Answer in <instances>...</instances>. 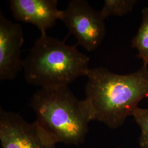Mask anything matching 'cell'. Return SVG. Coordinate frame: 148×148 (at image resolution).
Here are the masks:
<instances>
[{
	"label": "cell",
	"instance_id": "6",
	"mask_svg": "<svg viewBox=\"0 0 148 148\" xmlns=\"http://www.w3.org/2000/svg\"><path fill=\"white\" fill-rule=\"evenodd\" d=\"M24 42L21 26L0 12V80L16 78L23 69L21 48Z\"/></svg>",
	"mask_w": 148,
	"mask_h": 148
},
{
	"label": "cell",
	"instance_id": "7",
	"mask_svg": "<svg viewBox=\"0 0 148 148\" xmlns=\"http://www.w3.org/2000/svg\"><path fill=\"white\" fill-rule=\"evenodd\" d=\"M10 4L16 19L35 25L41 34L61 19L62 11L57 8V0H11Z\"/></svg>",
	"mask_w": 148,
	"mask_h": 148
},
{
	"label": "cell",
	"instance_id": "3",
	"mask_svg": "<svg viewBox=\"0 0 148 148\" xmlns=\"http://www.w3.org/2000/svg\"><path fill=\"white\" fill-rule=\"evenodd\" d=\"M37 122L57 143L77 145L84 142L91 115L85 99L68 87L38 90L31 100Z\"/></svg>",
	"mask_w": 148,
	"mask_h": 148
},
{
	"label": "cell",
	"instance_id": "5",
	"mask_svg": "<svg viewBox=\"0 0 148 148\" xmlns=\"http://www.w3.org/2000/svg\"><path fill=\"white\" fill-rule=\"evenodd\" d=\"M2 148H56L53 138L36 121L29 123L13 112L0 109Z\"/></svg>",
	"mask_w": 148,
	"mask_h": 148
},
{
	"label": "cell",
	"instance_id": "9",
	"mask_svg": "<svg viewBox=\"0 0 148 148\" xmlns=\"http://www.w3.org/2000/svg\"><path fill=\"white\" fill-rule=\"evenodd\" d=\"M137 2L136 0H105L101 14L105 19L110 16H126L132 11Z\"/></svg>",
	"mask_w": 148,
	"mask_h": 148
},
{
	"label": "cell",
	"instance_id": "10",
	"mask_svg": "<svg viewBox=\"0 0 148 148\" xmlns=\"http://www.w3.org/2000/svg\"><path fill=\"white\" fill-rule=\"evenodd\" d=\"M132 116L140 129L139 140L140 148H148V108L142 109L138 107Z\"/></svg>",
	"mask_w": 148,
	"mask_h": 148
},
{
	"label": "cell",
	"instance_id": "2",
	"mask_svg": "<svg viewBox=\"0 0 148 148\" xmlns=\"http://www.w3.org/2000/svg\"><path fill=\"white\" fill-rule=\"evenodd\" d=\"M77 45L69 46L42 34L25 59L23 69L27 83L42 88L68 87L80 76H87L90 58Z\"/></svg>",
	"mask_w": 148,
	"mask_h": 148
},
{
	"label": "cell",
	"instance_id": "1",
	"mask_svg": "<svg viewBox=\"0 0 148 148\" xmlns=\"http://www.w3.org/2000/svg\"><path fill=\"white\" fill-rule=\"evenodd\" d=\"M85 100L92 120L112 129L121 127L133 116L139 102L148 97V67L119 75L103 67L90 69Z\"/></svg>",
	"mask_w": 148,
	"mask_h": 148
},
{
	"label": "cell",
	"instance_id": "8",
	"mask_svg": "<svg viewBox=\"0 0 148 148\" xmlns=\"http://www.w3.org/2000/svg\"><path fill=\"white\" fill-rule=\"evenodd\" d=\"M142 21L137 34L132 40V47L138 51L137 57L143 61V65H148V7L142 11Z\"/></svg>",
	"mask_w": 148,
	"mask_h": 148
},
{
	"label": "cell",
	"instance_id": "4",
	"mask_svg": "<svg viewBox=\"0 0 148 148\" xmlns=\"http://www.w3.org/2000/svg\"><path fill=\"white\" fill-rule=\"evenodd\" d=\"M61 21L74 35L78 45L88 52L95 51L106 34L105 19L101 11H95L85 0H71L62 11Z\"/></svg>",
	"mask_w": 148,
	"mask_h": 148
}]
</instances>
